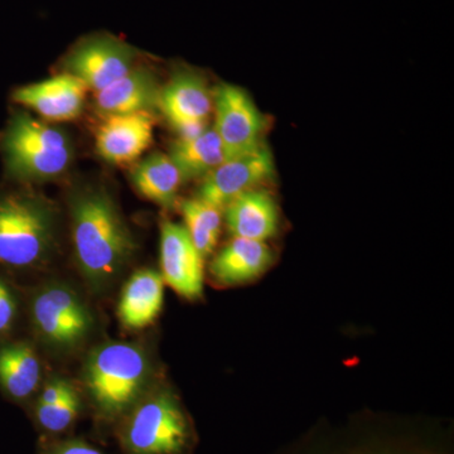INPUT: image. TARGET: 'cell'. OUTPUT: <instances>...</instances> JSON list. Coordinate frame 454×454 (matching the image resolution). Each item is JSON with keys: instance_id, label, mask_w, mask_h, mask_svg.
<instances>
[{"instance_id": "1", "label": "cell", "mask_w": 454, "mask_h": 454, "mask_svg": "<svg viewBox=\"0 0 454 454\" xmlns=\"http://www.w3.org/2000/svg\"><path fill=\"white\" fill-rule=\"evenodd\" d=\"M71 223L77 265L89 286L103 291L136 252L129 227L103 190H86L74 197Z\"/></svg>"}, {"instance_id": "2", "label": "cell", "mask_w": 454, "mask_h": 454, "mask_svg": "<svg viewBox=\"0 0 454 454\" xmlns=\"http://www.w3.org/2000/svg\"><path fill=\"white\" fill-rule=\"evenodd\" d=\"M151 363L136 343H104L90 352L83 378L95 417L106 426L119 420L145 395Z\"/></svg>"}, {"instance_id": "3", "label": "cell", "mask_w": 454, "mask_h": 454, "mask_svg": "<svg viewBox=\"0 0 454 454\" xmlns=\"http://www.w3.org/2000/svg\"><path fill=\"white\" fill-rule=\"evenodd\" d=\"M125 454H190L196 432L178 397L169 390L148 394L115 426Z\"/></svg>"}, {"instance_id": "4", "label": "cell", "mask_w": 454, "mask_h": 454, "mask_svg": "<svg viewBox=\"0 0 454 454\" xmlns=\"http://www.w3.org/2000/svg\"><path fill=\"white\" fill-rule=\"evenodd\" d=\"M56 211L29 193L0 197V265L17 270L41 267L55 245Z\"/></svg>"}, {"instance_id": "5", "label": "cell", "mask_w": 454, "mask_h": 454, "mask_svg": "<svg viewBox=\"0 0 454 454\" xmlns=\"http://www.w3.org/2000/svg\"><path fill=\"white\" fill-rule=\"evenodd\" d=\"M9 172L18 178L44 181L62 175L73 160L67 134L28 114H17L3 137Z\"/></svg>"}, {"instance_id": "6", "label": "cell", "mask_w": 454, "mask_h": 454, "mask_svg": "<svg viewBox=\"0 0 454 454\" xmlns=\"http://www.w3.org/2000/svg\"><path fill=\"white\" fill-rule=\"evenodd\" d=\"M31 321L35 333L57 349H73L88 339L94 325L91 310L71 286L50 283L33 295Z\"/></svg>"}, {"instance_id": "7", "label": "cell", "mask_w": 454, "mask_h": 454, "mask_svg": "<svg viewBox=\"0 0 454 454\" xmlns=\"http://www.w3.org/2000/svg\"><path fill=\"white\" fill-rule=\"evenodd\" d=\"M215 110L214 129L223 143L227 160L249 153L262 145L264 116L245 90L223 83L215 94Z\"/></svg>"}, {"instance_id": "8", "label": "cell", "mask_w": 454, "mask_h": 454, "mask_svg": "<svg viewBox=\"0 0 454 454\" xmlns=\"http://www.w3.org/2000/svg\"><path fill=\"white\" fill-rule=\"evenodd\" d=\"M136 56V49L127 42L100 33L77 43L66 57L65 67L98 92L129 73Z\"/></svg>"}, {"instance_id": "9", "label": "cell", "mask_w": 454, "mask_h": 454, "mask_svg": "<svg viewBox=\"0 0 454 454\" xmlns=\"http://www.w3.org/2000/svg\"><path fill=\"white\" fill-rule=\"evenodd\" d=\"M271 152L262 143L258 148L230 158L203 179L197 199L223 211L236 197L255 190L258 184L274 176Z\"/></svg>"}, {"instance_id": "10", "label": "cell", "mask_w": 454, "mask_h": 454, "mask_svg": "<svg viewBox=\"0 0 454 454\" xmlns=\"http://www.w3.org/2000/svg\"><path fill=\"white\" fill-rule=\"evenodd\" d=\"M160 276L181 297L196 301L203 293V258L186 227L164 221L160 229Z\"/></svg>"}, {"instance_id": "11", "label": "cell", "mask_w": 454, "mask_h": 454, "mask_svg": "<svg viewBox=\"0 0 454 454\" xmlns=\"http://www.w3.org/2000/svg\"><path fill=\"white\" fill-rule=\"evenodd\" d=\"M88 86L71 74H62L43 82L16 90L13 98L50 121H73L82 112Z\"/></svg>"}, {"instance_id": "12", "label": "cell", "mask_w": 454, "mask_h": 454, "mask_svg": "<svg viewBox=\"0 0 454 454\" xmlns=\"http://www.w3.org/2000/svg\"><path fill=\"white\" fill-rule=\"evenodd\" d=\"M153 125L148 113L109 116L98 129V153L112 164L133 162L152 145Z\"/></svg>"}, {"instance_id": "13", "label": "cell", "mask_w": 454, "mask_h": 454, "mask_svg": "<svg viewBox=\"0 0 454 454\" xmlns=\"http://www.w3.org/2000/svg\"><path fill=\"white\" fill-rule=\"evenodd\" d=\"M273 260L274 254L264 241L234 238L212 260L210 273L223 286H240L258 279Z\"/></svg>"}, {"instance_id": "14", "label": "cell", "mask_w": 454, "mask_h": 454, "mask_svg": "<svg viewBox=\"0 0 454 454\" xmlns=\"http://www.w3.org/2000/svg\"><path fill=\"white\" fill-rule=\"evenodd\" d=\"M226 225L234 238L267 241L278 232L279 211L276 200L262 190L236 197L223 208Z\"/></svg>"}, {"instance_id": "15", "label": "cell", "mask_w": 454, "mask_h": 454, "mask_svg": "<svg viewBox=\"0 0 454 454\" xmlns=\"http://www.w3.org/2000/svg\"><path fill=\"white\" fill-rule=\"evenodd\" d=\"M160 89L151 71L131 68L129 73L97 92V106L104 115L148 113L160 106Z\"/></svg>"}, {"instance_id": "16", "label": "cell", "mask_w": 454, "mask_h": 454, "mask_svg": "<svg viewBox=\"0 0 454 454\" xmlns=\"http://www.w3.org/2000/svg\"><path fill=\"white\" fill-rule=\"evenodd\" d=\"M160 106L173 128L206 122L212 110L210 90L199 74L182 71L160 90Z\"/></svg>"}, {"instance_id": "17", "label": "cell", "mask_w": 454, "mask_h": 454, "mask_svg": "<svg viewBox=\"0 0 454 454\" xmlns=\"http://www.w3.org/2000/svg\"><path fill=\"white\" fill-rule=\"evenodd\" d=\"M164 280L153 269H140L122 288L118 316L129 330H142L154 324L162 310Z\"/></svg>"}, {"instance_id": "18", "label": "cell", "mask_w": 454, "mask_h": 454, "mask_svg": "<svg viewBox=\"0 0 454 454\" xmlns=\"http://www.w3.org/2000/svg\"><path fill=\"white\" fill-rule=\"evenodd\" d=\"M41 363L26 342L0 346V387L14 402L22 403L38 389Z\"/></svg>"}, {"instance_id": "19", "label": "cell", "mask_w": 454, "mask_h": 454, "mask_svg": "<svg viewBox=\"0 0 454 454\" xmlns=\"http://www.w3.org/2000/svg\"><path fill=\"white\" fill-rule=\"evenodd\" d=\"M168 155L184 182L205 178L227 160L225 149L214 128H206L195 138L173 143Z\"/></svg>"}, {"instance_id": "20", "label": "cell", "mask_w": 454, "mask_h": 454, "mask_svg": "<svg viewBox=\"0 0 454 454\" xmlns=\"http://www.w3.org/2000/svg\"><path fill=\"white\" fill-rule=\"evenodd\" d=\"M134 187L140 195L162 207H172L184 184L177 167L169 155L154 153L146 157L133 170Z\"/></svg>"}, {"instance_id": "21", "label": "cell", "mask_w": 454, "mask_h": 454, "mask_svg": "<svg viewBox=\"0 0 454 454\" xmlns=\"http://www.w3.org/2000/svg\"><path fill=\"white\" fill-rule=\"evenodd\" d=\"M186 230L196 249L203 259L214 252L221 232L223 215L219 208L200 199L186 200L181 203Z\"/></svg>"}, {"instance_id": "22", "label": "cell", "mask_w": 454, "mask_h": 454, "mask_svg": "<svg viewBox=\"0 0 454 454\" xmlns=\"http://www.w3.org/2000/svg\"><path fill=\"white\" fill-rule=\"evenodd\" d=\"M82 399L74 389L64 397L50 404L33 405L32 414L35 426L47 438H59L73 429L82 413Z\"/></svg>"}, {"instance_id": "23", "label": "cell", "mask_w": 454, "mask_h": 454, "mask_svg": "<svg viewBox=\"0 0 454 454\" xmlns=\"http://www.w3.org/2000/svg\"><path fill=\"white\" fill-rule=\"evenodd\" d=\"M40 454H106L82 438H47Z\"/></svg>"}, {"instance_id": "24", "label": "cell", "mask_w": 454, "mask_h": 454, "mask_svg": "<svg viewBox=\"0 0 454 454\" xmlns=\"http://www.w3.org/2000/svg\"><path fill=\"white\" fill-rule=\"evenodd\" d=\"M18 301L7 282L0 278V337L11 333L16 324Z\"/></svg>"}, {"instance_id": "25", "label": "cell", "mask_w": 454, "mask_h": 454, "mask_svg": "<svg viewBox=\"0 0 454 454\" xmlns=\"http://www.w3.org/2000/svg\"><path fill=\"white\" fill-rule=\"evenodd\" d=\"M336 454H438L420 447L361 446L349 448Z\"/></svg>"}]
</instances>
